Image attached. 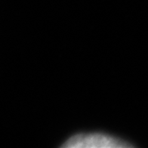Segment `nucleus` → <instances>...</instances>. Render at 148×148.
Returning a JSON list of instances; mask_svg holds the SVG:
<instances>
[{"mask_svg":"<svg viewBox=\"0 0 148 148\" xmlns=\"http://www.w3.org/2000/svg\"><path fill=\"white\" fill-rule=\"evenodd\" d=\"M66 148H127L132 145L113 137L102 134H79L66 141Z\"/></svg>","mask_w":148,"mask_h":148,"instance_id":"obj_1","label":"nucleus"}]
</instances>
